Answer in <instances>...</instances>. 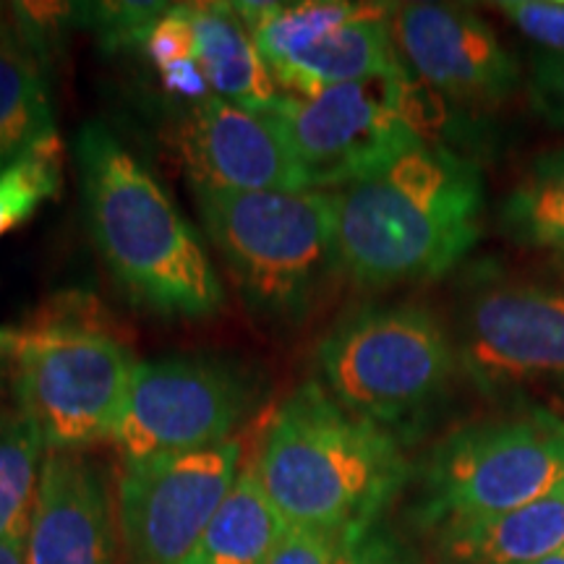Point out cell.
<instances>
[{"label": "cell", "instance_id": "cell-30", "mask_svg": "<svg viewBox=\"0 0 564 564\" xmlns=\"http://www.w3.org/2000/svg\"><path fill=\"white\" fill-rule=\"evenodd\" d=\"M554 259H556V264H560L562 270H564V251H556V253H554Z\"/></svg>", "mask_w": 564, "mask_h": 564}, {"label": "cell", "instance_id": "cell-7", "mask_svg": "<svg viewBox=\"0 0 564 564\" xmlns=\"http://www.w3.org/2000/svg\"><path fill=\"white\" fill-rule=\"evenodd\" d=\"M564 486V419L518 408L455 429L421 468L419 520L432 531L478 523Z\"/></svg>", "mask_w": 564, "mask_h": 564}, {"label": "cell", "instance_id": "cell-3", "mask_svg": "<svg viewBox=\"0 0 564 564\" xmlns=\"http://www.w3.org/2000/svg\"><path fill=\"white\" fill-rule=\"evenodd\" d=\"M259 481L288 525L364 535L408 481L398 436L358 419L308 379L272 413Z\"/></svg>", "mask_w": 564, "mask_h": 564}, {"label": "cell", "instance_id": "cell-20", "mask_svg": "<svg viewBox=\"0 0 564 564\" xmlns=\"http://www.w3.org/2000/svg\"><path fill=\"white\" fill-rule=\"evenodd\" d=\"M499 220L514 243L564 251V147L535 158L505 196Z\"/></svg>", "mask_w": 564, "mask_h": 564}, {"label": "cell", "instance_id": "cell-24", "mask_svg": "<svg viewBox=\"0 0 564 564\" xmlns=\"http://www.w3.org/2000/svg\"><path fill=\"white\" fill-rule=\"evenodd\" d=\"M497 9L541 51L564 55V0H502Z\"/></svg>", "mask_w": 564, "mask_h": 564}, {"label": "cell", "instance_id": "cell-21", "mask_svg": "<svg viewBox=\"0 0 564 564\" xmlns=\"http://www.w3.org/2000/svg\"><path fill=\"white\" fill-rule=\"evenodd\" d=\"M45 455L32 421L19 408H0V541L30 531Z\"/></svg>", "mask_w": 564, "mask_h": 564}, {"label": "cell", "instance_id": "cell-2", "mask_svg": "<svg viewBox=\"0 0 564 564\" xmlns=\"http://www.w3.org/2000/svg\"><path fill=\"white\" fill-rule=\"evenodd\" d=\"M74 158L87 228L118 291L158 316L220 312L225 288L202 236L144 162L100 121L79 131Z\"/></svg>", "mask_w": 564, "mask_h": 564}, {"label": "cell", "instance_id": "cell-25", "mask_svg": "<svg viewBox=\"0 0 564 564\" xmlns=\"http://www.w3.org/2000/svg\"><path fill=\"white\" fill-rule=\"evenodd\" d=\"M528 91L535 112L556 129H564V55L535 53L531 58Z\"/></svg>", "mask_w": 564, "mask_h": 564}, {"label": "cell", "instance_id": "cell-8", "mask_svg": "<svg viewBox=\"0 0 564 564\" xmlns=\"http://www.w3.org/2000/svg\"><path fill=\"white\" fill-rule=\"evenodd\" d=\"M411 70L285 97L278 112L312 192H340L423 137Z\"/></svg>", "mask_w": 564, "mask_h": 564}, {"label": "cell", "instance_id": "cell-19", "mask_svg": "<svg viewBox=\"0 0 564 564\" xmlns=\"http://www.w3.org/2000/svg\"><path fill=\"white\" fill-rule=\"evenodd\" d=\"M285 528L257 470L246 468L183 564H264Z\"/></svg>", "mask_w": 564, "mask_h": 564}, {"label": "cell", "instance_id": "cell-14", "mask_svg": "<svg viewBox=\"0 0 564 564\" xmlns=\"http://www.w3.org/2000/svg\"><path fill=\"white\" fill-rule=\"evenodd\" d=\"M392 37L408 70L463 105L505 100L520 79L518 61L474 11L444 3L394 9Z\"/></svg>", "mask_w": 564, "mask_h": 564}, {"label": "cell", "instance_id": "cell-12", "mask_svg": "<svg viewBox=\"0 0 564 564\" xmlns=\"http://www.w3.org/2000/svg\"><path fill=\"white\" fill-rule=\"evenodd\" d=\"M457 358L489 398L533 382L564 392V291L510 282L478 288L465 303Z\"/></svg>", "mask_w": 564, "mask_h": 564}, {"label": "cell", "instance_id": "cell-28", "mask_svg": "<svg viewBox=\"0 0 564 564\" xmlns=\"http://www.w3.org/2000/svg\"><path fill=\"white\" fill-rule=\"evenodd\" d=\"M13 343H17V333H9V329H0V350H13Z\"/></svg>", "mask_w": 564, "mask_h": 564}, {"label": "cell", "instance_id": "cell-17", "mask_svg": "<svg viewBox=\"0 0 564 564\" xmlns=\"http://www.w3.org/2000/svg\"><path fill=\"white\" fill-rule=\"evenodd\" d=\"M442 564H533L564 549V486L520 510L444 528Z\"/></svg>", "mask_w": 564, "mask_h": 564}, {"label": "cell", "instance_id": "cell-9", "mask_svg": "<svg viewBox=\"0 0 564 564\" xmlns=\"http://www.w3.org/2000/svg\"><path fill=\"white\" fill-rule=\"evenodd\" d=\"M262 400V387L243 366L209 356L139 361L110 444L123 463L196 453L236 440Z\"/></svg>", "mask_w": 564, "mask_h": 564}, {"label": "cell", "instance_id": "cell-26", "mask_svg": "<svg viewBox=\"0 0 564 564\" xmlns=\"http://www.w3.org/2000/svg\"><path fill=\"white\" fill-rule=\"evenodd\" d=\"M340 564H421V560L403 541L373 525L352 541Z\"/></svg>", "mask_w": 564, "mask_h": 564}, {"label": "cell", "instance_id": "cell-10", "mask_svg": "<svg viewBox=\"0 0 564 564\" xmlns=\"http://www.w3.org/2000/svg\"><path fill=\"white\" fill-rule=\"evenodd\" d=\"M230 6L272 79L291 97L405 70L392 37L394 6L340 0Z\"/></svg>", "mask_w": 564, "mask_h": 564}, {"label": "cell", "instance_id": "cell-5", "mask_svg": "<svg viewBox=\"0 0 564 564\" xmlns=\"http://www.w3.org/2000/svg\"><path fill=\"white\" fill-rule=\"evenodd\" d=\"M17 408L47 453H87L110 442L121 419L137 358L102 324L95 303L47 306L11 350Z\"/></svg>", "mask_w": 564, "mask_h": 564}, {"label": "cell", "instance_id": "cell-23", "mask_svg": "<svg viewBox=\"0 0 564 564\" xmlns=\"http://www.w3.org/2000/svg\"><path fill=\"white\" fill-rule=\"evenodd\" d=\"M352 541V535L288 525L264 564H340Z\"/></svg>", "mask_w": 564, "mask_h": 564}, {"label": "cell", "instance_id": "cell-29", "mask_svg": "<svg viewBox=\"0 0 564 564\" xmlns=\"http://www.w3.org/2000/svg\"><path fill=\"white\" fill-rule=\"evenodd\" d=\"M533 564H564V549H562V552L549 554V556H544V560H539V562H533Z\"/></svg>", "mask_w": 564, "mask_h": 564}, {"label": "cell", "instance_id": "cell-13", "mask_svg": "<svg viewBox=\"0 0 564 564\" xmlns=\"http://www.w3.org/2000/svg\"><path fill=\"white\" fill-rule=\"evenodd\" d=\"M175 147L192 188L312 192L272 112H253L209 95L183 110Z\"/></svg>", "mask_w": 564, "mask_h": 564}, {"label": "cell", "instance_id": "cell-4", "mask_svg": "<svg viewBox=\"0 0 564 564\" xmlns=\"http://www.w3.org/2000/svg\"><path fill=\"white\" fill-rule=\"evenodd\" d=\"M207 238L253 314L299 324L340 272L333 192L192 188Z\"/></svg>", "mask_w": 564, "mask_h": 564}, {"label": "cell", "instance_id": "cell-1", "mask_svg": "<svg viewBox=\"0 0 564 564\" xmlns=\"http://www.w3.org/2000/svg\"><path fill=\"white\" fill-rule=\"evenodd\" d=\"M333 194L340 272L364 288L442 278L481 236V171L434 139Z\"/></svg>", "mask_w": 564, "mask_h": 564}, {"label": "cell", "instance_id": "cell-22", "mask_svg": "<svg viewBox=\"0 0 564 564\" xmlns=\"http://www.w3.org/2000/svg\"><path fill=\"white\" fill-rule=\"evenodd\" d=\"M63 188V147L53 137L0 173V241L30 223L42 204L58 199Z\"/></svg>", "mask_w": 564, "mask_h": 564}, {"label": "cell", "instance_id": "cell-31", "mask_svg": "<svg viewBox=\"0 0 564 564\" xmlns=\"http://www.w3.org/2000/svg\"><path fill=\"white\" fill-rule=\"evenodd\" d=\"M3 356H11L9 350H0V361H3Z\"/></svg>", "mask_w": 564, "mask_h": 564}, {"label": "cell", "instance_id": "cell-16", "mask_svg": "<svg viewBox=\"0 0 564 564\" xmlns=\"http://www.w3.org/2000/svg\"><path fill=\"white\" fill-rule=\"evenodd\" d=\"M194 61L209 95L253 112H278L285 91L253 45L230 3H186Z\"/></svg>", "mask_w": 564, "mask_h": 564}, {"label": "cell", "instance_id": "cell-27", "mask_svg": "<svg viewBox=\"0 0 564 564\" xmlns=\"http://www.w3.org/2000/svg\"><path fill=\"white\" fill-rule=\"evenodd\" d=\"M24 544H26V535L0 541V564H26Z\"/></svg>", "mask_w": 564, "mask_h": 564}, {"label": "cell", "instance_id": "cell-11", "mask_svg": "<svg viewBox=\"0 0 564 564\" xmlns=\"http://www.w3.org/2000/svg\"><path fill=\"white\" fill-rule=\"evenodd\" d=\"M241 440L123 463L118 528L126 564H183L241 474Z\"/></svg>", "mask_w": 564, "mask_h": 564}, {"label": "cell", "instance_id": "cell-18", "mask_svg": "<svg viewBox=\"0 0 564 564\" xmlns=\"http://www.w3.org/2000/svg\"><path fill=\"white\" fill-rule=\"evenodd\" d=\"M58 137L42 61L0 11V173Z\"/></svg>", "mask_w": 564, "mask_h": 564}, {"label": "cell", "instance_id": "cell-6", "mask_svg": "<svg viewBox=\"0 0 564 564\" xmlns=\"http://www.w3.org/2000/svg\"><path fill=\"white\" fill-rule=\"evenodd\" d=\"M457 345L423 306L358 308L316 345V373L335 403L392 436L413 432L449 392Z\"/></svg>", "mask_w": 564, "mask_h": 564}, {"label": "cell", "instance_id": "cell-15", "mask_svg": "<svg viewBox=\"0 0 564 564\" xmlns=\"http://www.w3.org/2000/svg\"><path fill=\"white\" fill-rule=\"evenodd\" d=\"M118 502L87 453H47L26 531V564H118Z\"/></svg>", "mask_w": 564, "mask_h": 564}]
</instances>
